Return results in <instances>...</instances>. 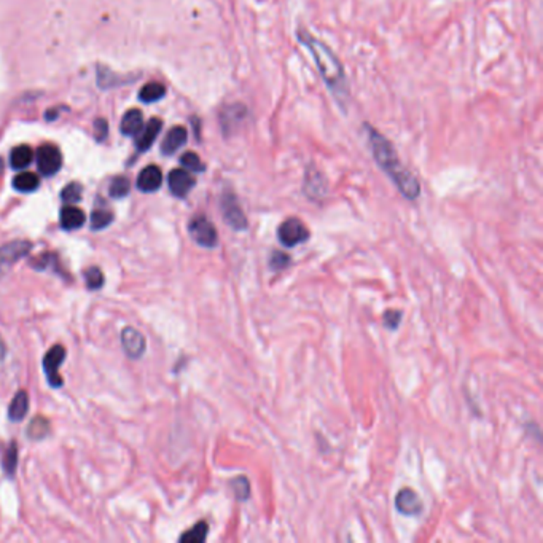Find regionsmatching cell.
<instances>
[{
    "instance_id": "obj_3",
    "label": "cell",
    "mask_w": 543,
    "mask_h": 543,
    "mask_svg": "<svg viewBox=\"0 0 543 543\" xmlns=\"http://www.w3.org/2000/svg\"><path fill=\"white\" fill-rule=\"evenodd\" d=\"M309 236L311 233L308 227L297 217L287 218V220L280 223V227L277 230L279 242L287 249H292L298 246V244L306 242L309 239Z\"/></svg>"
},
{
    "instance_id": "obj_11",
    "label": "cell",
    "mask_w": 543,
    "mask_h": 543,
    "mask_svg": "<svg viewBox=\"0 0 543 543\" xmlns=\"http://www.w3.org/2000/svg\"><path fill=\"white\" fill-rule=\"evenodd\" d=\"M395 506L400 513L406 516H416L423 511V500H420L418 492H414L411 487H405V489H401L397 494Z\"/></svg>"
},
{
    "instance_id": "obj_6",
    "label": "cell",
    "mask_w": 543,
    "mask_h": 543,
    "mask_svg": "<svg viewBox=\"0 0 543 543\" xmlns=\"http://www.w3.org/2000/svg\"><path fill=\"white\" fill-rule=\"evenodd\" d=\"M32 249V244L29 241H13L0 247V279L10 271L16 261L26 257Z\"/></svg>"
},
{
    "instance_id": "obj_13",
    "label": "cell",
    "mask_w": 543,
    "mask_h": 543,
    "mask_svg": "<svg viewBox=\"0 0 543 543\" xmlns=\"http://www.w3.org/2000/svg\"><path fill=\"white\" fill-rule=\"evenodd\" d=\"M161 184H163V173L160 168L155 166V164H150V166L140 170V174L137 177V188L140 192L154 193L156 190H160Z\"/></svg>"
},
{
    "instance_id": "obj_7",
    "label": "cell",
    "mask_w": 543,
    "mask_h": 543,
    "mask_svg": "<svg viewBox=\"0 0 543 543\" xmlns=\"http://www.w3.org/2000/svg\"><path fill=\"white\" fill-rule=\"evenodd\" d=\"M65 358V349L61 344L53 346L44 357V371L51 387H61L64 384L59 375V367Z\"/></svg>"
},
{
    "instance_id": "obj_23",
    "label": "cell",
    "mask_w": 543,
    "mask_h": 543,
    "mask_svg": "<svg viewBox=\"0 0 543 543\" xmlns=\"http://www.w3.org/2000/svg\"><path fill=\"white\" fill-rule=\"evenodd\" d=\"M207 530H209L207 523L199 521L198 524H194L192 529H188L187 532L180 537V542L182 543H203L207 537Z\"/></svg>"
},
{
    "instance_id": "obj_24",
    "label": "cell",
    "mask_w": 543,
    "mask_h": 543,
    "mask_svg": "<svg viewBox=\"0 0 543 543\" xmlns=\"http://www.w3.org/2000/svg\"><path fill=\"white\" fill-rule=\"evenodd\" d=\"M113 222V213L108 209H96L91 213V228L99 231L107 228Z\"/></svg>"
},
{
    "instance_id": "obj_2",
    "label": "cell",
    "mask_w": 543,
    "mask_h": 543,
    "mask_svg": "<svg viewBox=\"0 0 543 543\" xmlns=\"http://www.w3.org/2000/svg\"><path fill=\"white\" fill-rule=\"evenodd\" d=\"M298 40L313 54L317 69H319L330 93L337 99L338 106L344 107L347 97H349V85H347L344 69L337 58V54L330 50V46H327L323 42L316 39L314 35H311L304 29L298 30Z\"/></svg>"
},
{
    "instance_id": "obj_9",
    "label": "cell",
    "mask_w": 543,
    "mask_h": 543,
    "mask_svg": "<svg viewBox=\"0 0 543 543\" xmlns=\"http://www.w3.org/2000/svg\"><path fill=\"white\" fill-rule=\"evenodd\" d=\"M169 190L177 198H185L192 188L196 185L194 177L187 169H173L168 177Z\"/></svg>"
},
{
    "instance_id": "obj_12",
    "label": "cell",
    "mask_w": 543,
    "mask_h": 543,
    "mask_svg": "<svg viewBox=\"0 0 543 543\" xmlns=\"http://www.w3.org/2000/svg\"><path fill=\"white\" fill-rule=\"evenodd\" d=\"M247 117V108L242 104H235V106L223 107L220 113V125L225 136H230L231 132L237 130L242 120Z\"/></svg>"
},
{
    "instance_id": "obj_33",
    "label": "cell",
    "mask_w": 543,
    "mask_h": 543,
    "mask_svg": "<svg viewBox=\"0 0 543 543\" xmlns=\"http://www.w3.org/2000/svg\"><path fill=\"white\" fill-rule=\"evenodd\" d=\"M107 132H108L107 121L104 120V118H97L94 121V136H96V139L99 140V142H102V140L107 137Z\"/></svg>"
},
{
    "instance_id": "obj_27",
    "label": "cell",
    "mask_w": 543,
    "mask_h": 543,
    "mask_svg": "<svg viewBox=\"0 0 543 543\" xmlns=\"http://www.w3.org/2000/svg\"><path fill=\"white\" fill-rule=\"evenodd\" d=\"M180 164L187 170H193V173H204L206 170V164L201 161V158L194 151H187V154L182 155Z\"/></svg>"
},
{
    "instance_id": "obj_26",
    "label": "cell",
    "mask_w": 543,
    "mask_h": 543,
    "mask_svg": "<svg viewBox=\"0 0 543 543\" xmlns=\"http://www.w3.org/2000/svg\"><path fill=\"white\" fill-rule=\"evenodd\" d=\"M130 190H131L130 180H127L126 177H123V175L115 177V179L112 180V184H111V188H108V192H111V196L117 198V199L127 196Z\"/></svg>"
},
{
    "instance_id": "obj_29",
    "label": "cell",
    "mask_w": 543,
    "mask_h": 543,
    "mask_svg": "<svg viewBox=\"0 0 543 543\" xmlns=\"http://www.w3.org/2000/svg\"><path fill=\"white\" fill-rule=\"evenodd\" d=\"M82 193H83L82 185L77 184V182H72V184L67 185L63 190V193H61V198H63V201L67 204H74L82 199Z\"/></svg>"
},
{
    "instance_id": "obj_32",
    "label": "cell",
    "mask_w": 543,
    "mask_h": 543,
    "mask_svg": "<svg viewBox=\"0 0 543 543\" xmlns=\"http://www.w3.org/2000/svg\"><path fill=\"white\" fill-rule=\"evenodd\" d=\"M400 320H401L400 311H386V313H384V325L387 328L395 330V328L400 325Z\"/></svg>"
},
{
    "instance_id": "obj_35",
    "label": "cell",
    "mask_w": 543,
    "mask_h": 543,
    "mask_svg": "<svg viewBox=\"0 0 543 543\" xmlns=\"http://www.w3.org/2000/svg\"><path fill=\"white\" fill-rule=\"evenodd\" d=\"M2 169H4V161L0 160V173H2Z\"/></svg>"
},
{
    "instance_id": "obj_16",
    "label": "cell",
    "mask_w": 543,
    "mask_h": 543,
    "mask_svg": "<svg viewBox=\"0 0 543 543\" xmlns=\"http://www.w3.org/2000/svg\"><path fill=\"white\" fill-rule=\"evenodd\" d=\"M161 127H163V121L160 118H151L147 123V126H145L142 134L137 137V150L139 151L149 150L156 140Z\"/></svg>"
},
{
    "instance_id": "obj_28",
    "label": "cell",
    "mask_w": 543,
    "mask_h": 543,
    "mask_svg": "<svg viewBox=\"0 0 543 543\" xmlns=\"http://www.w3.org/2000/svg\"><path fill=\"white\" fill-rule=\"evenodd\" d=\"M85 282H87V287L89 290H99L104 285V274L97 266H91L85 271Z\"/></svg>"
},
{
    "instance_id": "obj_22",
    "label": "cell",
    "mask_w": 543,
    "mask_h": 543,
    "mask_svg": "<svg viewBox=\"0 0 543 543\" xmlns=\"http://www.w3.org/2000/svg\"><path fill=\"white\" fill-rule=\"evenodd\" d=\"M48 433H50V423H48V419H45L44 416H37L30 420L27 429L29 438H32V440H42Z\"/></svg>"
},
{
    "instance_id": "obj_8",
    "label": "cell",
    "mask_w": 543,
    "mask_h": 543,
    "mask_svg": "<svg viewBox=\"0 0 543 543\" xmlns=\"http://www.w3.org/2000/svg\"><path fill=\"white\" fill-rule=\"evenodd\" d=\"M63 166V155L54 145H42L37 151V168L45 177L54 175Z\"/></svg>"
},
{
    "instance_id": "obj_5",
    "label": "cell",
    "mask_w": 543,
    "mask_h": 543,
    "mask_svg": "<svg viewBox=\"0 0 543 543\" xmlns=\"http://www.w3.org/2000/svg\"><path fill=\"white\" fill-rule=\"evenodd\" d=\"M220 207L225 222H227L231 228L242 231L247 228V217L244 213L239 201L235 196V193L223 192L220 199Z\"/></svg>"
},
{
    "instance_id": "obj_31",
    "label": "cell",
    "mask_w": 543,
    "mask_h": 543,
    "mask_svg": "<svg viewBox=\"0 0 543 543\" xmlns=\"http://www.w3.org/2000/svg\"><path fill=\"white\" fill-rule=\"evenodd\" d=\"M290 265V257L284 252H273L270 258V268L273 271H282Z\"/></svg>"
},
{
    "instance_id": "obj_15",
    "label": "cell",
    "mask_w": 543,
    "mask_h": 543,
    "mask_svg": "<svg viewBox=\"0 0 543 543\" xmlns=\"http://www.w3.org/2000/svg\"><path fill=\"white\" fill-rule=\"evenodd\" d=\"M188 139V132L184 126H174L173 130L168 132V136L164 137L161 144L163 155H174L180 147H184Z\"/></svg>"
},
{
    "instance_id": "obj_10",
    "label": "cell",
    "mask_w": 543,
    "mask_h": 543,
    "mask_svg": "<svg viewBox=\"0 0 543 543\" xmlns=\"http://www.w3.org/2000/svg\"><path fill=\"white\" fill-rule=\"evenodd\" d=\"M121 346L126 352L127 357L139 358L144 356L145 352V338L144 335L134 327H126L121 332Z\"/></svg>"
},
{
    "instance_id": "obj_25",
    "label": "cell",
    "mask_w": 543,
    "mask_h": 543,
    "mask_svg": "<svg viewBox=\"0 0 543 543\" xmlns=\"http://www.w3.org/2000/svg\"><path fill=\"white\" fill-rule=\"evenodd\" d=\"M16 463H18V444L11 443L10 447L7 448V451H5L4 459H2L4 470H5V473L8 475V477H13L15 475Z\"/></svg>"
},
{
    "instance_id": "obj_30",
    "label": "cell",
    "mask_w": 543,
    "mask_h": 543,
    "mask_svg": "<svg viewBox=\"0 0 543 543\" xmlns=\"http://www.w3.org/2000/svg\"><path fill=\"white\" fill-rule=\"evenodd\" d=\"M231 487H233L235 496L237 500H247L250 496V485L249 480L246 477H239L235 478L231 481Z\"/></svg>"
},
{
    "instance_id": "obj_17",
    "label": "cell",
    "mask_w": 543,
    "mask_h": 543,
    "mask_svg": "<svg viewBox=\"0 0 543 543\" xmlns=\"http://www.w3.org/2000/svg\"><path fill=\"white\" fill-rule=\"evenodd\" d=\"M144 126V115L139 108H131L130 112L125 113L123 120H121V132L125 136H137L142 131Z\"/></svg>"
},
{
    "instance_id": "obj_18",
    "label": "cell",
    "mask_w": 543,
    "mask_h": 543,
    "mask_svg": "<svg viewBox=\"0 0 543 543\" xmlns=\"http://www.w3.org/2000/svg\"><path fill=\"white\" fill-rule=\"evenodd\" d=\"M29 411V395L26 390H20L11 400L10 408H8V418L10 420H15V423H20Z\"/></svg>"
},
{
    "instance_id": "obj_14",
    "label": "cell",
    "mask_w": 543,
    "mask_h": 543,
    "mask_svg": "<svg viewBox=\"0 0 543 543\" xmlns=\"http://www.w3.org/2000/svg\"><path fill=\"white\" fill-rule=\"evenodd\" d=\"M59 220H61V227L67 231H74L83 227L85 220H87V216L82 209H78L75 206H64L61 209L59 213Z\"/></svg>"
},
{
    "instance_id": "obj_4",
    "label": "cell",
    "mask_w": 543,
    "mask_h": 543,
    "mask_svg": "<svg viewBox=\"0 0 543 543\" xmlns=\"http://www.w3.org/2000/svg\"><path fill=\"white\" fill-rule=\"evenodd\" d=\"M188 231H190L193 241L199 244L201 247L213 249L217 246L218 242L217 230L211 220H207V217L196 216L194 218H192L190 225H188Z\"/></svg>"
},
{
    "instance_id": "obj_20",
    "label": "cell",
    "mask_w": 543,
    "mask_h": 543,
    "mask_svg": "<svg viewBox=\"0 0 543 543\" xmlns=\"http://www.w3.org/2000/svg\"><path fill=\"white\" fill-rule=\"evenodd\" d=\"M40 185V179L34 173H21L13 179L15 190L21 193L35 192Z\"/></svg>"
},
{
    "instance_id": "obj_1",
    "label": "cell",
    "mask_w": 543,
    "mask_h": 543,
    "mask_svg": "<svg viewBox=\"0 0 543 543\" xmlns=\"http://www.w3.org/2000/svg\"><path fill=\"white\" fill-rule=\"evenodd\" d=\"M368 132V140H370V147H371V154H373V158L377 166H380L384 173L387 174L390 180L394 182V185L399 188V192L404 194L406 199L414 201L419 194H420V185L416 177H414L410 170H408L404 164H401L399 155L394 149V145L390 144V140L387 137H384L382 134L371 127L368 125H365Z\"/></svg>"
},
{
    "instance_id": "obj_19",
    "label": "cell",
    "mask_w": 543,
    "mask_h": 543,
    "mask_svg": "<svg viewBox=\"0 0 543 543\" xmlns=\"http://www.w3.org/2000/svg\"><path fill=\"white\" fill-rule=\"evenodd\" d=\"M32 149L27 147V145H20V147L13 149L10 155V164L13 169H24L27 168L30 163H32Z\"/></svg>"
},
{
    "instance_id": "obj_21",
    "label": "cell",
    "mask_w": 543,
    "mask_h": 543,
    "mask_svg": "<svg viewBox=\"0 0 543 543\" xmlns=\"http://www.w3.org/2000/svg\"><path fill=\"white\" fill-rule=\"evenodd\" d=\"M164 94H166V88H164L161 83L151 82V83L145 85V87L140 89L139 99L142 102H156V101L163 99Z\"/></svg>"
},
{
    "instance_id": "obj_34",
    "label": "cell",
    "mask_w": 543,
    "mask_h": 543,
    "mask_svg": "<svg viewBox=\"0 0 543 543\" xmlns=\"http://www.w3.org/2000/svg\"><path fill=\"white\" fill-rule=\"evenodd\" d=\"M5 356H7V344L4 343L2 337H0V363H2L5 360Z\"/></svg>"
}]
</instances>
